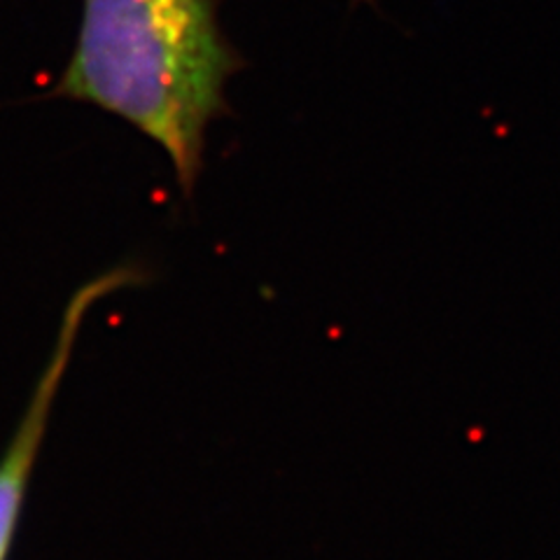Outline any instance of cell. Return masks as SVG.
Segmentation results:
<instances>
[{"instance_id": "cell-2", "label": "cell", "mask_w": 560, "mask_h": 560, "mask_svg": "<svg viewBox=\"0 0 560 560\" xmlns=\"http://www.w3.org/2000/svg\"><path fill=\"white\" fill-rule=\"evenodd\" d=\"M145 271H140L138 267L121 265L94 276L92 280H86V283L70 296L59 325L55 350H51V358L38 378V385H35L20 428H16L3 458H0V560H8L10 549L14 545V535L22 521L33 467L38 463V453L47 432L49 413L66 378L68 364L70 358H73L86 313H90L101 300H105V296L145 283Z\"/></svg>"}, {"instance_id": "cell-1", "label": "cell", "mask_w": 560, "mask_h": 560, "mask_svg": "<svg viewBox=\"0 0 560 560\" xmlns=\"http://www.w3.org/2000/svg\"><path fill=\"white\" fill-rule=\"evenodd\" d=\"M238 68L210 0H84L75 55L57 92L156 140L191 195L206 129L226 110L224 86Z\"/></svg>"}]
</instances>
